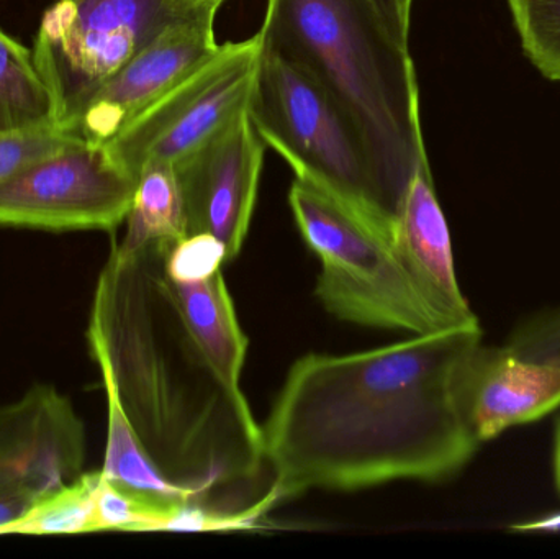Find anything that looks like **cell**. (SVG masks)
Returning <instances> with one entry per match:
<instances>
[{
  "mask_svg": "<svg viewBox=\"0 0 560 559\" xmlns=\"http://www.w3.org/2000/svg\"><path fill=\"white\" fill-rule=\"evenodd\" d=\"M510 531L515 534H560V511L545 517L510 525Z\"/></svg>",
  "mask_w": 560,
  "mask_h": 559,
  "instance_id": "obj_24",
  "label": "cell"
},
{
  "mask_svg": "<svg viewBox=\"0 0 560 559\" xmlns=\"http://www.w3.org/2000/svg\"><path fill=\"white\" fill-rule=\"evenodd\" d=\"M125 222L127 233L120 243H115L124 252L186 236L183 197L173 164L153 163L141 170Z\"/></svg>",
  "mask_w": 560,
  "mask_h": 559,
  "instance_id": "obj_17",
  "label": "cell"
},
{
  "mask_svg": "<svg viewBox=\"0 0 560 559\" xmlns=\"http://www.w3.org/2000/svg\"><path fill=\"white\" fill-rule=\"evenodd\" d=\"M170 242L114 245L95 286L89 350L158 469L197 504L230 512L223 502L266 468L262 430L180 314L167 281Z\"/></svg>",
  "mask_w": 560,
  "mask_h": 559,
  "instance_id": "obj_2",
  "label": "cell"
},
{
  "mask_svg": "<svg viewBox=\"0 0 560 559\" xmlns=\"http://www.w3.org/2000/svg\"><path fill=\"white\" fill-rule=\"evenodd\" d=\"M85 427L68 396L36 384L0 406V492L42 498L82 475Z\"/></svg>",
  "mask_w": 560,
  "mask_h": 559,
  "instance_id": "obj_11",
  "label": "cell"
},
{
  "mask_svg": "<svg viewBox=\"0 0 560 559\" xmlns=\"http://www.w3.org/2000/svg\"><path fill=\"white\" fill-rule=\"evenodd\" d=\"M266 148L246 108L173 164L186 236H215L225 245L229 261L240 255L248 235Z\"/></svg>",
  "mask_w": 560,
  "mask_h": 559,
  "instance_id": "obj_9",
  "label": "cell"
},
{
  "mask_svg": "<svg viewBox=\"0 0 560 559\" xmlns=\"http://www.w3.org/2000/svg\"><path fill=\"white\" fill-rule=\"evenodd\" d=\"M456 397L464 422L482 445L558 409L560 366L480 341L457 368Z\"/></svg>",
  "mask_w": 560,
  "mask_h": 559,
  "instance_id": "obj_12",
  "label": "cell"
},
{
  "mask_svg": "<svg viewBox=\"0 0 560 559\" xmlns=\"http://www.w3.org/2000/svg\"><path fill=\"white\" fill-rule=\"evenodd\" d=\"M59 127L55 97L32 49L0 28V133Z\"/></svg>",
  "mask_w": 560,
  "mask_h": 559,
  "instance_id": "obj_15",
  "label": "cell"
},
{
  "mask_svg": "<svg viewBox=\"0 0 560 559\" xmlns=\"http://www.w3.org/2000/svg\"><path fill=\"white\" fill-rule=\"evenodd\" d=\"M225 261V245L209 233L187 235L167 245L166 272L174 281H202L219 272Z\"/></svg>",
  "mask_w": 560,
  "mask_h": 559,
  "instance_id": "obj_22",
  "label": "cell"
},
{
  "mask_svg": "<svg viewBox=\"0 0 560 559\" xmlns=\"http://www.w3.org/2000/svg\"><path fill=\"white\" fill-rule=\"evenodd\" d=\"M523 51L549 81L560 82V0H506Z\"/></svg>",
  "mask_w": 560,
  "mask_h": 559,
  "instance_id": "obj_19",
  "label": "cell"
},
{
  "mask_svg": "<svg viewBox=\"0 0 560 559\" xmlns=\"http://www.w3.org/2000/svg\"><path fill=\"white\" fill-rule=\"evenodd\" d=\"M289 206L306 246L322 263L316 298L351 324L427 335L450 327L392 246L368 219L308 180H293Z\"/></svg>",
  "mask_w": 560,
  "mask_h": 559,
  "instance_id": "obj_5",
  "label": "cell"
},
{
  "mask_svg": "<svg viewBox=\"0 0 560 559\" xmlns=\"http://www.w3.org/2000/svg\"><path fill=\"white\" fill-rule=\"evenodd\" d=\"M480 325L415 335L361 353L293 363L262 430L275 504L312 489L441 482L479 450L457 406L456 374Z\"/></svg>",
  "mask_w": 560,
  "mask_h": 559,
  "instance_id": "obj_1",
  "label": "cell"
},
{
  "mask_svg": "<svg viewBox=\"0 0 560 559\" xmlns=\"http://www.w3.org/2000/svg\"><path fill=\"white\" fill-rule=\"evenodd\" d=\"M173 512L112 485L101 471L95 494V534L110 531L161 532Z\"/></svg>",
  "mask_w": 560,
  "mask_h": 559,
  "instance_id": "obj_20",
  "label": "cell"
},
{
  "mask_svg": "<svg viewBox=\"0 0 560 559\" xmlns=\"http://www.w3.org/2000/svg\"><path fill=\"white\" fill-rule=\"evenodd\" d=\"M555 485L560 498V419L555 433Z\"/></svg>",
  "mask_w": 560,
  "mask_h": 559,
  "instance_id": "obj_25",
  "label": "cell"
},
{
  "mask_svg": "<svg viewBox=\"0 0 560 559\" xmlns=\"http://www.w3.org/2000/svg\"><path fill=\"white\" fill-rule=\"evenodd\" d=\"M248 112L266 147L299 179L331 194L392 240L397 213L358 128L312 74L265 43Z\"/></svg>",
  "mask_w": 560,
  "mask_h": 559,
  "instance_id": "obj_4",
  "label": "cell"
},
{
  "mask_svg": "<svg viewBox=\"0 0 560 559\" xmlns=\"http://www.w3.org/2000/svg\"><path fill=\"white\" fill-rule=\"evenodd\" d=\"M186 2L192 7H202L209 5V3H223L225 0H186Z\"/></svg>",
  "mask_w": 560,
  "mask_h": 559,
  "instance_id": "obj_26",
  "label": "cell"
},
{
  "mask_svg": "<svg viewBox=\"0 0 560 559\" xmlns=\"http://www.w3.org/2000/svg\"><path fill=\"white\" fill-rule=\"evenodd\" d=\"M392 246L431 307L450 327L480 325L460 291L450 226L438 200L428 154L405 190Z\"/></svg>",
  "mask_w": 560,
  "mask_h": 559,
  "instance_id": "obj_13",
  "label": "cell"
},
{
  "mask_svg": "<svg viewBox=\"0 0 560 559\" xmlns=\"http://www.w3.org/2000/svg\"><path fill=\"white\" fill-rule=\"evenodd\" d=\"M171 291L184 321L196 335L220 373L240 384L245 366L248 338L240 327L235 305L222 271L196 282L174 281L167 276Z\"/></svg>",
  "mask_w": 560,
  "mask_h": 559,
  "instance_id": "obj_14",
  "label": "cell"
},
{
  "mask_svg": "<svg viewBox=\"0 0 560 559\" xmlns=\"http://www.w3.org/2000/svg\"><path fill=\"white\" fill-rule=\"evenodd\" d=\"M374 7L375 12L384 20L387 28L390 30L392 35L410 46V20H411V5L413 0H369Z\"/></svg>",
  "mask_w": 560,
  "mask_h": 559,
  "instance_id": "obj_23",
  "label": "cell"
},
{
  "mask_svg": "<svg viewBox=\"0 0 560 559\" xmlns=\"http://www.w3.org/2000/svg\"><path fill=\"white\" fill-rule=\"evenodd\" d=\"M222 3H209L170 26L89 98L69 130L105 144L135 117L160 101L194 69L219 51L215 19Z\"/></svg>",
  "mask_w": 560,
  "mask_h": 559,
  "instance_id": "obj_10",
  "label": "cell"
},
{
  "mask_svg": "<svg viewBox=\"0 0 560 559\" xmlns=\"http://www.w3.org/2000/svg\"><path fill=\"white\" fill-rule=\"evenodd\" d=\"M259 33L312 74L358 128L398 219L427 154L410 46L369 0H268Z\"/></svg>",
  "mask_w": 560,
  "mask_h": 559,
  "instance_id": "obj_3",
  "label": "cell"
},
{
  "mask_svg": "<svg viewBox=\"0 0 560 559\" xmlns=\"http://www.w3.org/2000/svg\"><path fill=\"white\" fill-rule=\"evenodd\" d=\"M261 51L259 33L220 45L215 55L104 144L112 160L138 179L148 164H174L199 148L248 108Z\"/></svg>",
  "mask_w": 560,
  "mask_h": 559,
  "instance_id": "obj_7",
  "label": "cell"
},
{
  "mask_svg": "<svg viewBox=\"0 0 560 559\" xmlns=\"http://www.w3.org/2000/svg\"><path fill=\"white\" fill-rule=\"evenodd\" d=\"M202 7L186 0H55L39 22L33 59L55 97L59 127L69 130L102 84Z\"/></svg>",
  "mask_w": 560,
  "mask_h": 559,
  "instance_id": "obj_6",
  "label": "cell"
},
{
  "mask_svg": "<svg viewBox=\"0 0 560 559\" xmlns=\"http://www.w3.org/2000/svg\"><path fill=\"white\" fill-rule=\"evenodd\" d=\"M137 179L104 144L75 141L0 183V225L114 232L127 220Z\"/></svg>",
  "mask_w": 560,
  "mask_h": 559,
  "instance_id": "obj_8",
  "label": "cell"
},
{
  "mask_svg": "<svg viewBox=\"0 0 560 559\" xmlns=\"http://www.w3.org/2000/svg\"><path fill=\"white\" fill-rule=\"evenodd\" d=\"M107 394L108 432L102 475L112 485L153 502L167 511H176L180 504L194 502L189 492L177 488L154 465L140 440L135 435L117 399Z\"/></svg>",
  "mask_w": 560,
  "mask_h": 559,
  "instance_id": "obj_16",
  "label": "cell"
},
{
  "mask_svg": "<svg viewBox=\"0 0 560 559\" xmlns=\"http://www.w3.org/2000/svg\"><path fill=\"white\" fill-rule=\"evenodd\" d=\"M101 471L81 476L46 492L22 517L0 527L2 535L95 534V494Z\"/></svg>",
  "mask_w": 560,
  "mask_h": 559,
  "instance_id": "obj_18",
  "label": "cell"
},
{
  "mask_svg": "<svg viewBox=\"0 0 560 559\" xmlns=\"http://www.w3.org/2000/svg\"><path fill=\"white\" fill-rule=\"evenodd\" d=\"M79 140L82 137L61 127L0 133V183Z\"/></svg>",
  "mask_w": 560,
  "mask_h": 559,
  "instance_id": "obj_21",
  "label": "cell"
}]
</instances>
